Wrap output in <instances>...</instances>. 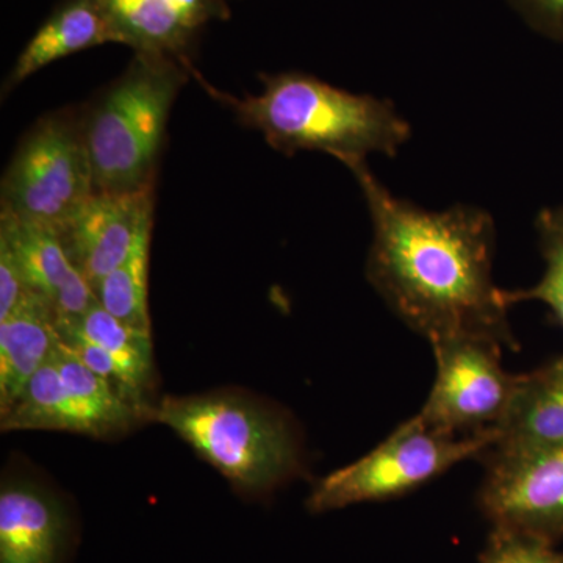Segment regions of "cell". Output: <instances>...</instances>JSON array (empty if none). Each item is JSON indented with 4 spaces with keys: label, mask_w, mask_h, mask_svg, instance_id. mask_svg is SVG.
<instances>
[{
    "label": "cell",
    "mask_w": 563,
    "mask_h": 563,
    "mask_svg": "<svg viewBox=\"0 0 563 563\" xmlns=\"http://www.w3.org/2000/svg\"><path fill=\"white\" fill-rule=\"evenodd\" d=\"M55 324L60 336H79L113 355L150 398L155 385L152 332L125 324L99 302L79 317L57 318Z\"/></svg>",
    "instance_id": "e0dca14e"
},
{
    "label": "cell",
    "mask_w": 563,
    "mask_h": 563,
    "mask_svg": "<svg viewBox=\"0 0 563 563\" xmlns=\"http://www.w3.org/2000/svg\"><path fill=\"white\" fill-rule=\"evenodd\" d=\"M3 432L65 431L69 432L65 384L54 358L32 377L20 398L5 413H0Z\"/></svg>",
    "instance_id": "d6986e66"
},
{
    "label": "cell",
    "mask_w": 563,
    "mask_h": 563,
    "mask_svg": "<svg viewBox=\"0 0 563 563\" xmlns=\"http://www.w3.org/2000/svg\"><path fill=\"white\" fill-rule=\"evenodd\" d=\"M479 504L493 528L553 543L563 539V444L518 455H488Z\"/></svg>",
    "instance_id": "ba28073f"
},
{
    "label": "cell",
    "mask_w": 563,
    "mask_h": 563,
    "mask_svg": "<svg viewBox=\"0 0 563 563\" xmlns=\"http://www.w3.org/2000/svg\"><path fill=\"white\" fill-rule=\"evenodd\" d=\"M373 224L366 276L393 312L429 342L477 336L515 346L509 306L493 282L496 228L473 206L421 209L352 168Z\"/></svg>",
    "instance_id": "6da1fadb"
},
{
    "label": "cell",
    "mask_w": 563,
    "mask_h": 563,
    "mask_svg": "<svg viewBox=\"0 0 563 563\" xmlns=\"http://www.w3.org/2000/svg\"><path fill=\"white\" fill-rule=\"evenodd\" d=\"M58 342L54 309L36 292H29L0 320V413L13 406L25 385L49 362Z\"/></svg>",
    "instance_id": "5bb4252c"
},
{
    "label": "cell",
    "mask_w": 563,
    "mask_h": 563,
    "mask_svg": "<svg viewBox=\"0 0 563 563\" xmlns=\"http://www.w3.org/2000/svg\"><path fill=\"white\" fill-rule=\"evenodd\" d=\"M431 344L435 383L415 418L426 428L450 435L495 429L517 384V376L503 368L501 344L477 336H448Z\"/></svg>",
    "instance_id": "52a82bcc"
},
{
    "label": "cell",
    "mask_w": 563,
    "mask_h": 563,
    "mask_svg": "<svg viewBox=\"0 0 563 563\" xmlns=\"http://www.w3.org/2000/svg\"><path fill=\"white\" fill-rule=\"evenodd\" d=\"M0 236L16 255L29 290L51 303L55 320L79 317L98 302L90 282L70 261L57 229L2 210Z\"/></svg>",
    "instance_id": "7c38bea8"
},
{
    "label": "cell",
    "mask_w": 563,
    "mask_h": 563,
    "mask_svg": "<svg viewBox=\"0 0 563 563\" xmlns=\"http://www.w3.org/2000/svg\"><path fill=\"white\" fill-rule=\"evenodd\" d=\"M536 231L544 261L543 277L523 290H503V298L509 307L525 301L543 302L563 329V206L540 211Z\"/></svg>",
    "instance_id": "ffe728a7"
},
{
    "label": "cell",
    "mask_w": 563,
    "mask_h": 563,
    "mask_svg": "<svg viewBox=\"0 0 563 563\" xmlns=\"http://www.w3.org/2000/svg\"><path fill=\"white\" fill-rule=\"evenodd\" d=\"M152 421L172 429L244 496L268 495L301 466L288 418L242 393L165 396Z\"/></svg>",
    "instance_id": "3957f363"
},
{
    "label": "cell",
    "mask_w": 563,
    "mask_h": 563,
    "mask_svg": "<svg viewBox=\"0 0 563 563\" xmlns=\"http://www.w3.org/2000/svg\"><path fill=\"white\" fill-rule=\"evenodd\" d=\"M29 292L16 255L10 243L0 236V320L9 317Z\"/></svg>",
    "instance_id": "7402d4cb"
},
{
    "label": "cell",
    "mask_w": 563,
    "mask_h": 563,
    "mask_svg": "<svg viewBox=\"0 0 563 563\" xmlns=\"http://www.w3.org/2000/svg\"><path fill=\"white\" fill-rule=\"evenodd\" d=\"M195 74L243 125L261 132L285 155L325 152L352 169L366 165L372 154L396 157L412 135L391 101L342 90L310 74H262L261 95L244 98L214 90Z\"/></svg>",
    "instance_id": "7a4b0ae2"
},
{
    "label": "cell",
    "mask_w": 563,
    "mask_h": 563,
    "mask_svg": "<svg viewBox=\"0 0 563 563\" xmlns=\"http://www.w3.org/2000/svg\"><path fill=\"white\" fill-rule=\"evenodd\" d=\"M495 440V429L450 435L410 418L372 453L318 481L307 507L310 512L324 514L406 495L457 463L487 454Z\"/></svg>",
    "instance_id": "5b68a950"
},
{
    "label": "cell",
    "mask_w": 563,
    "mask_h": 563,
    "mask_svg": "<svg viewBox=\"0 0 563 563\" xmlns=\"http://www.w3.org/2000/svg\"><path fill=\"white\" fill-rule=\"evenodd\" d=\"M152 228L154 222L141 232L128 258L95 287L96 298L107 312L144 332H152L147 295Z\"/></svg>",
    "instance_id": "ac0fdd59"
},
{
    "label": "cell",
    "mask_w": 563,
    "mask_h": 563,
    "mask_svg": "<svg viewBox=\"0 0 563 563\" xmlns=\"http://www.w3.org/2000/svg\"><path fill=\"white\" fill-rule=\"evenodd\" d=\"M76 543V518L57 493L22 477L3 479L0 563H69Z\"/></svg>",
    "instance_id": "30bf717a"
},
{
    "label": "cell",
    "mask_w": 563,
    "mask_h": 563,
    "mask_svg": "<svg viewBox=\"0 0 563 563\" xmlns=\"http://www.w3.org/2000/svg\"><path fill=\"white\" fill-rule=\"evenodd\" d=\"M107 43H114V36L99 3L65 0L25 44L3 84V92L20 87L52 63Z\"/></svg>",
    "instance_id": "2e32d148"
},
{
    "label": "cell",
    "mask_w": 563,
    "mask_h": 563,
    "mask_svg": "<svg viewBox=\"0 0 563 563\" xmlns=\"http://www.w3.org/2000/svg\"><path fill=\"white\" fill-rule=\"evenodd\" d=\"M114 43L143 54L190 63L188 51L203 25L231 18L224 0H96Z\"/></svg>",
    "instance_id": "8fae6325"
},
{
    "label": "cell",
    "mask_w": 563,
    "mask_h": 563,
    "mask_svg": "<svg viewBox=\"0 0 563 563\" xmlns=\"http://www.w3.org/2000/svg\"><path fill=\"white\" fill-rule=\"evenodd\" d=\"M155 187L135 191L96 190L57 229L70 261L96 285L131 254L154 222Z\"/></svg>",
    "instance_id": "9c48e42d"
},
{
    "label": "cell",
    "mask_w": 563,
    "mask_h": 563,
    "mask_svg": "<svg viewBox=\"0 0 563 563\" xmlns=\"http://www.w3.org/2000/svg\"><path fill=\"white\" fill-rule=\"evenodd\" d=\"M561 563H563V559H562V562H561Z\"/></svg>",
    "instance_id": "cb8c5ba5"
},
{
    "label": "cell",
    "mask_w": 563,
    "mask_h": 563,
    "mask_svg": "<svg viewBox=\"0 0 563 563\" xmlns=\"http://www.w3.org/2000/svg\"><path fill=\"white\" fill-rule=\"evenodd\" d=\"M542 31L563 36V0H515Z\"/></svg>",
    "instance_id": "603a6c76"
},
{
    "label": "cell",
    "mask_w": 563,
    "mask_h": 563,
    "mask_svg": "<svg viewBox=\"0 0 563 563\" xmlns=\"http://www.w3.org/2000/svg\"><path fill=\"white\" fill-rule=\"evenodd\" d=\"M488 455H518L563 444V357L518 374Z\"/></svg>",
    "instance_id": "4fadbf2b"
},
{
    "label": "cell",
    "mask_w": 563,
    "mask_h": 563,
    "mask_svg": "<svg viewBox=\"0 0 563 563\" xmlns=\"http://www.w3.org/2000/svg\"><path fill=\"white\" fill-rule=\"evenodd\" d=\"M96 191L81 111H52L32 125L2 179V210L58 229Z\"/></svg>",
    "instance_id": "8992f818"
},
{
    "label": "cell",
    "mask_w": 563,
    "mask_h": 563,
    "mask_svg": "<svg viewBox=\"0 0 563 563\" xmlns=\"http://www.w3.org/2000/svg\"><path fill=\"white\" fill-rule=\"evenodd\" d=\"M554 544L529 533L493 528L481 563H561Z\"/></svg>",
    "instance_id": "44dd1931"
},
{
    "label": "cell",
    "mask_w": 563,
    "mask_h": 563,
    "mask_svg": "<svg viewBox=\"0 0 563 563\" xmlns=\"http://www.w3.org/2000/svg\"><path fill=\"white\" fill-rule=\"evenodd\" d=\"M52 358L65 384L70 432L92 439H117L151 421L146 413L122 399L101 376L91 372L62 339Z\"/></svg>",
    "instance_id": "9a60e30c"
},
{
    "label": "cell",
    "mask_w": 563,
    "mask_h": 563,
    "mask_svg": "<svg viewBox=\"0 0 563 563\" xmlns=\"http://www.w3.org/2000/svg\"><path fill=\"white\" fill-rule=\"evenodd\" d=\"M192 70L169 55L135 52L128 69L81 111L96 190L155 187L173 103Z\"/></svg>",
    "instance_id": "277c9868"
}]
</instances>
